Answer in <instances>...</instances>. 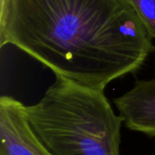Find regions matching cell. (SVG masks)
I'll return each instance as SVG.
<instances>
[{"label": "cell", "instance_id": "1", "mask_svg": "<svg viewBox=\"0 0 155 155\" xmlns=\"http://www.w3.org/2000/svg\"><path fill=\"white\" fill-rule=\"evenodd\" d=\"M104 91L139 70L153 43L129 0H0V46Z\"/></svg>", "mask_w": 155, "mask_h": 155}, {"label": "cell", "instance_id": "2", "mask_svg": "<svg viewBox=\"0 0 155 155\" xmlns=\"http://www.w3.org/2000/svg\"><path fill=\"white\" fill-rule=\"evenodd\" d=\"M26 108L34 132L53 155H120L124 119L104 91L56 77Z\"/></svg>", "mask_w": 155, "mask_h": 155}, {"label": "cell", "instance_id": "3", "mask_svg": "<svg viewBox=\"0 0 155 155\" xmlns=\"http://www.w3.org/2000/svg\"><path fill=\"white\" fill-rule=\"evenodd\" d=\"M0 155H53L34 132L26 106L10 96L0 98Z\"/></svg>", "mask_w": 155, "mask_h": 155}, {"label": "cell", "instance_id": "4", "mask_svg": "<svg viewBox=\"0 0 155 155\" xmlns=\"http://www.w3.org/2000/svg\"><path fill=\"white\" fill-rule=\"evenodd\" d=\"M114 104L129 129L155 136V78L137 81Z\"/></svg>", "mask_w": 155, "mask_h": 155}, {"label": "cell", "instance_id": "5", "mask_svg": "<svg viewBox=\"0 0 155 155\" xmlns=\"http://www.w3.org/2000/svg\"><path fill=\"white\" fill-rule=\"evenodd\" d=\"M150 36L155 41V0H129ZM153 52H155V45Z\"/></svg>", "mask_w": 155, "mask_h": 155}]
</instances>
